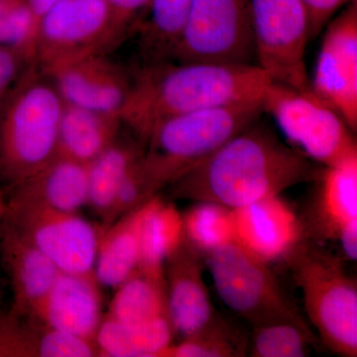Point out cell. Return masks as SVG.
I'll return each mask as SVG.
<instances>
[{"mask_svg":"<svg viewBox=\"0 0 357 357\" xmlns=\"http://www.w3.org/2000/svg\"><path fill=\"white\" fill-rule=\"evenodd\" d=\"M0 234V253L13 290L10 312L20 318H30L53 286L60 270L8 223L2 222Z\"/></svg>","mask_w":357,"mask_h":357,"instance_id":"e0dca14e","label":"cell"},{"mask_svg":"<svg viewBox=\"0 0 357 357\" xmlns=\"http://www.w3.org/2000/svg\"><path fill=\"white\" fill-rule=\"evenodd\" d=\"M321 344L337 356H357V286L342 258L303 241L286 258Z\"/></svg>","mask_w":357,"mask_h":357,"instance_id":"5b68a950","label":"cell"},{"mask_svg":"<svg viewBox=\"0 0 357 357\" xmlns=\"http://www.w3.org/2000/svg\"><path fill=\"white\" fill-rule=\"evenodd\" d=\"M151 199L103 227L93 268L102 287L117 288L137 271L141 225Z\"/></svg>","mask_w":357,"mask_h":357,"instance_id":"d6986e66","label":"cell"},{"mask_svg":"<svg viewBox=\"0 0 357 357\" xmlns=\"http://www.w3.org/2000/svg\"><path fill=\"white\" fill-rule=\"evenodd\" d=\"M26 1H27L30 10L32 11L33 15L39 23L45 14L62 0H26Z\"/></svg>","mask_w":357,"mask_h":357,"instance_id":"e575fe53","label":"cell"},{"mask_svg":"<svg viewBox=\"0 0 357 357\" xmlns=\"http://www.w3.org/2000/svg\"><path fill=\"white\" fill-rule=\"evenodd\" d=\"M176 337L169 317L139 326H128L103 317L96 332L98 356L164 357Z\"/></svg>","mask_w":357,"mask_h":357,"instance_id":"7402d4cb","label":"cell"},{"mask_svg":"<svg viewBox=\"0 0 357 357\" xmlns=\"http://www.w3.org/2000/svg\"><path fill=\"white\" fill-rule=\"evenodd\" d=\"M32 319L34 328L35 357L98 356L93 340L49 328Z\"/></svg>","mask_w":357,"mask_h":357,"instance_id":"4dcf8cb0","label":"cell"},{"mask_svg":"<svg viewBox=\"0 0 357 357\" xmlns=\"http://www.w3.org/2000/svg\"><path fill=\"white\" fill-rule=\"evenodd\" d=\"M232 215L234 241L266 264L285 261L307 238L302 218L280 195L232 210Z\"/></svg>","mask_w":357,"mask_h":357,"instance_id":"5bb4252c","label":"cell"},{"mask_svg":"<svg viewBox=\"0 0 357 357\" xmlns=\"http://www.w3.org/2000/svg\"><path fill=\"white\" fill-rule=\"evenodd\" d=\"M7 206V197L4 195L3 189L0 185V227L6 218Z\"/></svg>","mask_w":357,"mask_h":357,"instance_id":"d590c367","label":"cell"},{"mask_svg":"<svg viewBox=\"0 0 357 357\" xmlns=\"http://www.w3.org/2000/svg\"><path fill=\"white\" fill-rule=\"evenodd\" d=\"M39 23L26 0H0V45L35 64Z\"/></svg>","mask_w":357,"mask_h":357,"instance_id":"f546056e","label":"cell"},{"mask_svg":"<svg viewBox=\"0 0 357 357\" xmlns=\"http://www.w3.org/2000/svg\"><path fill=\"white\" fill-rule=\"evenodd\" d=\"M112 13V22L115 38L121 42L129 30H135L138 17L146 11L150 0H107Z\"/></svg>","mask_w":357,"mask_h":357,"instance_id":"1f68e13d","label":"cell"},{"mask_svg":"<svg viewBox=\"0 0 357 357\" xmlns=\"http://www.w3.org/2000/svg\"><path fill=\"white\" fill-rule=\"evenodd\" d=\"M187 243L206 257L211 251L234 241L231 208L211 202H196L182 213Z\"/></svg>","mask_w":357,"mask_h":357,"instance_id":"83f0119b","label":"cell"},{"mask_svg":"<svg viewBox=\"0 0 357 357\" xmlns=\"http://www.w3.org/2000/svg\"><path fill=\"white\" fill-rule=\"evenodd\" d=\"M206 261L220 299L251 325L287 321L312 332L268 264L249 255L236 241L211 251Z\"/></svg>","mask_w":357,"mask_h":357,"instance_id":"52a82bcc","label":"cell"},{"mask_svg":"<svg viewBox=\"0 0 357 357\" xmlns=\"http://www.w3.org/2000/svg\"><path fill=\"white\" fill-rule=\"evenodd\" d=\"M29 64L13 49L0 45V102Z\"/></svg>","mask_w":357,"mask_h":357,"instance_id":"836d02e7","label":"cell"},{"mask_svg":"<svg viewBox=\"0 0 357 357\" xmlns=\"http://www.w3.org/2000/svg\"><path fill=\"white\" fill-rule=\"evenodd\" d=\"M42 74L50 79L64 103L110 114H121L132 82V74L105 53L72 59Z\"/></svg>","mask_w":357,"mask_h":357,"instance_id":"4fadbf2b","label":"cell"},{"mask_svg":"<svg viewBox=\"0 0 357 357\" xmlns=\"http://www.w3.org/2000/svg\"><path fill=\"white\" fill-rule=\"evenodd\" d=\"M183 241L182 213L175 204L156 195L150 201L141 225L138 270L155 278L165 279L164 268L167 258Z\"/></svg>","mask_w":357,"mask_h":357,"instance_id":"d4e9b609","label":"cell"},{"mask_svg":"<svg viewBox=\"0 0 357 357\" xmlns=\"http://www.w3.org/2000/svg\"><path fill=\"white\" fill-rule=\"evenodd\" d=\"M256 65L165 62L132 73L121 112L126 124L145 145L152 129L169 117L261 98L269 83Z\"/></svg>","mask_w":357,"mask_h":357,"instance_id":"7a4b0ae2","label":"cell"},{"mask_svg":"<svg viewBox=\"0 0 357 357\" xmlns=\"http://www.w3.org/2000/svg\"><path fill=\"white\" fill-rule=\"evenodd\" d=\"M86 166L57 154L11 192L54 210L77 213L88 206Z\"/></svg>","mask_w":357,"mask_h":357,"instance_id":"ffe728a7","label":"cell"},{"mask_svg":"<svg viewBox=\"0 0 357 357\" xmlns=\"http://www.w3.org/2000/svg\"><path fill=\"white\" fill-rule=\"evenodd\" d=\"M311 88L356 132L357 128V3L326 26Z\"/></svg>","mask_w":357,"mask_h":357,"instance_id":"7c38bea8","label":"cell"},{"mask_svg":"<svg viewBox=\"0 0 357 357\" xmlns=\"http://www.w3.org/2000/svg\"><path fill=\"white\" fill-rule=\"evenodd\" d=\"M261 105L263 114L271 115L295 149L312 161L337 167L357 159L351 129L311 86L296 89L269 82Z\"/></svg>","mask_w":357,"mask_h":357,"instance_id":"8992f818","label":"cell"},{"mask_svg":"<svg viewBox=\"0 0 357 357\" xmlns=\"http://www.w3.org/2000/svg\"><path fill=\"white\" fill-rule=\"evenodd\" d=\"M3 222L27 237L62 273L93 274L103 227L11 192Z\"/></svg>","mask_w":357,"mask_h":357,"instance_id":"ba28073f","label":"cell"},{"mask_svg":"<svg viewBox=\"0 0 357 357\" xmlns=\"http://www.w3.org/2000/svg\"><path fill=\"white\" fill-rule=\"evenodd\" d=\"M144 145L137 138L121 140L119 137L86 166L88 206L102 220L103 227L109 225L122 180L144 154Z\"/></svg>","mask_w":357,"mask_h":357,"instance_id":"603a6c76","label":"cell"},{"mask_svg":"<svg viewBox=\"0 0 357 357\" xmlns=\"http://www.w3.org/2000/svg\"><path fill=\"white\" fill-rule=\"evenodd\" d=\"M309 215L302 218L307 238L338 241L357 223V159L337 167H321Z\"/></svg>","mask_w":357,"mask_h":357,"instance_id":"ac0fdd59","label":"cell"},{"mask_svg":"<svg viewBox=\"0 0 357 357\" xmlns=\"http://www.w3.org/2000/svg\"><path fill=\"white\" fill-rule=\"evenodd\" d=\"M309 16L310 40L316 38L340 9L356 0H301Z\"/></svg>","mask_w":357,"mask_h":357,"instance_id":"d6a6232c","label":"cell"},{"mask_svg":"<svg viewBox=\"0 0 357 357\" xmlns=\"http://www.w3.org/2000/svg\"><path fill=\"white\" fill-rule=\"evenodd\" d=\"M172 62L256 65L248 0H194Z\"/></svg>","mask_w":357,"mask_h":357,"instance_id":"30bf717a","label":"cell"},{"mask_svg":"<svg viewBox=\"0 0 357 357\" xmlns=\"http://www.w3.org/2000/svg\"><path fill=\"white\" fill-rule=\"evenodd\" d=\"M204 260L206 257L185 237L167 258L164 268L167 304L176 337H189L218 316L204 283Z\"/></svg>","mask_w":357,"mask_h":357,"instance_id":"9a60e30c","label":"cell"},{"mask_svg":"<svg viewBox=\"0 0 357 357\" xmlns=\"http://www.w3.org/2000/svg\"><path fill=\"white\" fill-rule=\"evenodd\" d=\"M194 0H150L135 30L141 66L172 62Z\"/></svg>","mask_w":357,"mask_h":357,"instance_id":"cb8c5ba5","label":"cell"},{"mask_svg":"<svg viewBox=\"0 0 357 357\" xmlns=\"http://www.w3.org/2000/svg\"><path fill=\"white\" fill-rule=\"evenodd\" d=\"M255 64L270 82L307 89L309 16L301 0H248Z\"/></svg>","mask_w":357,"mask_h":357,"instance_id":"9c48e42d","label":"cell"},{"mask_svg":"<svg viewBox=\"0 0 357 357\" xmlns=\"http://www.w3.org/2000/svg\"><path fill=\"white\" fill-rule=\"evenodd\" d=\"M248 335L218 314L198 332L173 342L164 357H241L248 354Z\"/></svg>","mask_w":357,"mask_h":357,"instance_id":"4316f807","label":"cell"},{"mask_svg":"<svg viewBox=\"0 0 357 357\" xmlns=\"http://www.w3.org/2000/svg\"><path fill=\"white\" fill-rule=\"evenodd\" d=\"M119 44L107 0H62L39 22L35 64L40 70Z\"/></svg>","mask_w":357,"mask_h":357,"instance_id":"8fae6325","label":"cell"},{"mask_svg":"<svg viewBox=\"0 0 357 357\" xmlns=\"http://www.w3.org/2000/svg\"><path fill=\"white\" fill-rule=\"evenodd\" d=\"M318 337L287 321L253 326L249 337L248 354L252 357L309 356Z\"/></svg>","mask_w":357,"mask_h":357,"instance_id":"f1b7e54d","label":"cell"},{"mask_svg":"<svg viewBox=\"0 0 357 357\" xmlns=\"http://www.w3.org/2000/svg\"><path fill=\"white\" fill-rule=\"evenodd\" d=\"M109 318L128 326H139L168 316L165 279L137 271L115 288Z\"/></svg>","mask_w":357,"mask_h":357,"instance_id":"484cf974","label":"cell"},{"mask_svg":"<svg viewBox=\"0 0 357 357\" xmlns=\"http://www.w3.org/2000/svg\"><path fill=\"white\" fill-rule=\"evenodd\" d=\"M100 286L93 273L61 272L28 319L95 342L103 319Z\"/></svg>","mask_w":357,"mask_h":357,"instance_id":"2e32d148","label":"cell"},{"mask_svg":"<svg viewBox=\"0 0 357 357\" xmlns=\"http://www.w3.org/2000/svg\"><path fill=\"white\" fill-rule=\"evenodd\" d=\"M119 114H103L64 103L58 131V152L89 165L119 137Z\"/></svg>","mask_w":357,"mask_h":357,"instance_id":"44dd1931","label":"cell"},{"mask_svg":"<svg viewBox=\"0 0 357 357\" xmlns=\"http://www.w3.org/2000/svg\"><path fill=\"white\" fill-rule=\"evenodd\" d=\"M63 107L50 79L28 66L0 102V183L13 190L56 157Z\"/></svg>","mask_w":357,"mask_h":357,"instance_id":"3957f363","label":"cell"},{"mask_svg":"<svg viewBox=\"0 0 357 357\" xmlns=\"http://www.w3.org/2000/svg\"><path fill=\"white\" fill-rule=\"evenodd\" d=\"M257 121L168 185L175 199L211 202L231 210L314 182L319 168Z\"/></svg>","mask_w":357,"mask_h":357,"instance_id":"6da1fadb","label":"cell"},{"mask_svg":"<svg viewBox=\"0 0 357 357\" xmlns=\"http://www.w3.org/2000/svg\"><path fill=\"white\" fill-rule=\"evenodd\" d=\"M261 98L175 115L154 126L143 166L156 191L172 184L222 145L259 121Z\"/></svg>","mask_w":357,"mask_h":357,"instance_id":"277c9868","label":"cell"}]
</instances>
